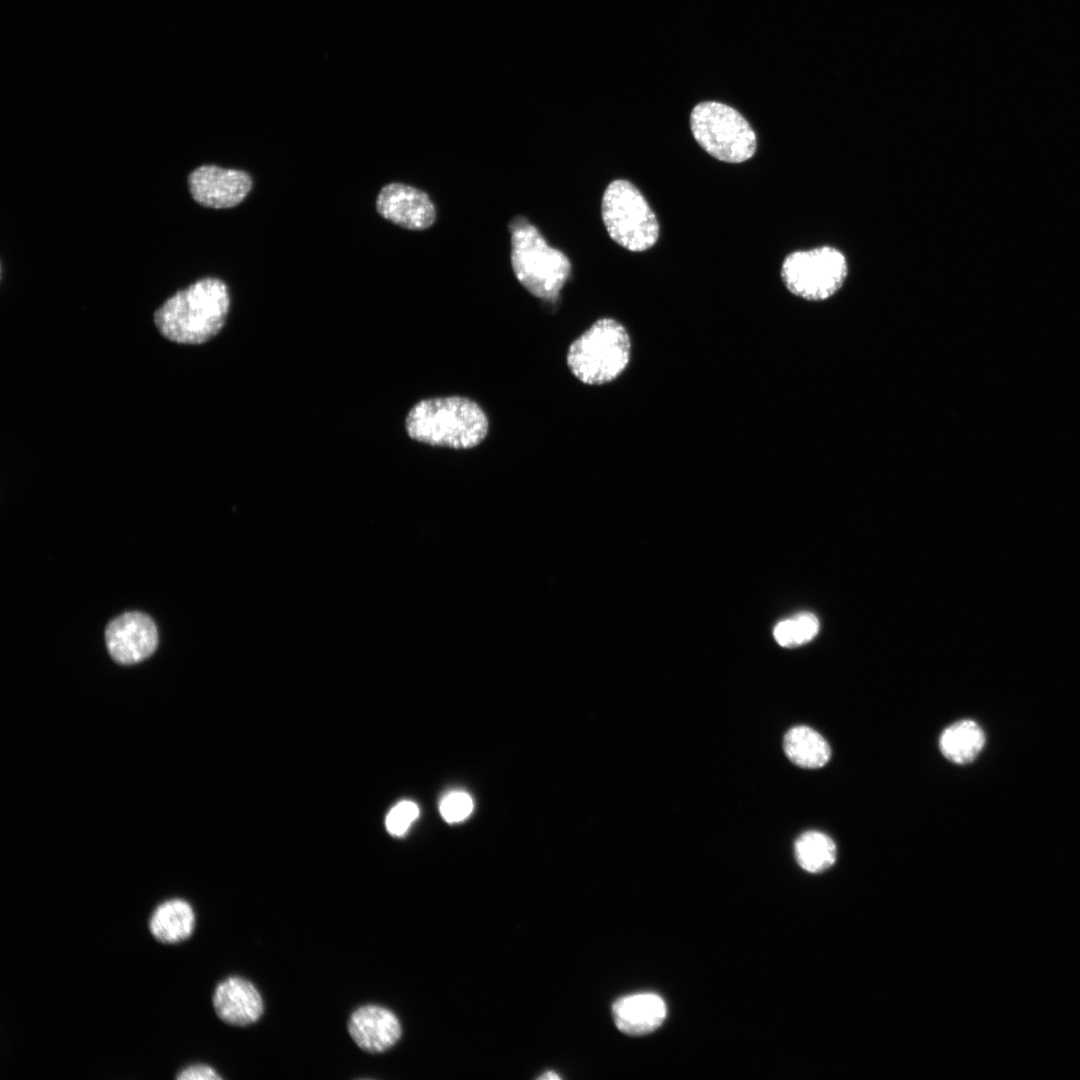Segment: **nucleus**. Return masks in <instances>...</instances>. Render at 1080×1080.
Here are the masks:
<instances>
[{
    "label": "nucleus",
    "instance_id": "f257e3e1",
    "mask_svg": "<svg viewBox=\"0 0 1080 1080\" xmlns=\"http://www.w3.org/2000/svg\"><path fill=\"white\" fill-rule=\"evenodd\" d=\"M229 307L226 284L206 277L170 296L156 309L153 319L166 339L179 344H202L223 328Z\"/></svg>",
    "mask_w": 1080,
    "mask_h": 1080
},
{
    "label": "nucleus",
    "instance_id": "f03ea898",
    "mask_svg": "<svg viewBox=\"0 0 1080 1080\" xmlns=\"http://www.w3.org/2000/svg\"><path fill=\"white\" fill-rule=\"evenodd\" d=\"M410 438L431 446L468 449L487 436L486 413L462 396L436 397L416 403L405 420Z\"/></svg>",
    "mask_w": 1080,
    "mask_h": 1080
},
{
    "label": "nucleus",
    "instance_id": "7ed1b4c3",
    "mask_svg": "<svg viewBox=\"0 0 1080 1080\" xmlns=\"http://www.w3.org/2000/svg\"><path fill=\"white\" fill-rule=\"evenodd\" d=\"M509 230L511 264L519 283L537 298L557 300L570 276L568 257L549 246L539 230L522 216L511 221Z\"/></svg>",
    "mask_w": 1080,
    "mask_h": 1080
},
{
    "label": "nucleus",
    "instance_id": "20e7f679",
    "mask_svg": "<svg viewBox=\"0 0 1080 1080\" xmlns=\"http://www.w3.org/2000/svg\"><path fill=\"white\" fill-rule=\"evenodd\" d=\"M631 340L622 323L601 318L569 346L567 365L582 383L602 385L615 380L627 368Z\"/></svg>",
    "mask_w": 1080,
    "mask_h": 1080
},
{
    "label": "nucleus",
    "instance_id": "39448f33",
    "mask_svg": "<svg viewBox=\"0 0 1080 1080\" xmlns=\"http://www.w3.org/2000/svg\"><path fill=\"white\" fill-rule=\"evenodd\" d=\"M697 143L714 158L728 163L750 159L757 147L755 132L734 108L719 102L697 104L690 114Z\"/></svg>",
    "mask_w": 1080,
    "mask_h": 1080
},
{
    "label": "nucleus",
    "instance_id": "423d86ee",
    "mask_svg": "<svg viewBox=\"0 0 1080 1080\" xmlns=\"http://www.w3.org/2000/svg\"><path fill=\"white\" fill-rule=\"evenodd\" d=\"M601 213L609 236L623 248L641 252L656 243L659 236L656 215L642 193L629 181L617 179L608 184L602 197Z\"/></svg>",
    "mask_w": 1080,
    "mask_h": 1080
},
{
    "label": "nucleus",
    "instance_id": "0eeeda50",
    "mask_svg": "<svg viewBox=\"0 0 1080 1080\" xmlns=\"http://www.w3.org/2000/svg\"><path fill=\"white\" fill-rule=\"evenodd\" d=\"M847 274L845 255L832 246L794 251L786 256L781 267L786 288L808 301H823L833 296Z\"/></svg>",
    "mask_w": 1080,
    "mask_h": 1080
},
{
    "label": "nucleus",
    "instance_id": "6e6552de",
    "mask_svg": "<svg viewBox=\"0 0 1080 1080\" xmlns=\"http://www.w3.org/2000/svg\"><path fill=\"white\" fill-rule=\"evenodd\" d=\"M188 188L202 206L223 209L241 203L252 188L251 176L242 170L201 165L188 175Z\"/></svg>",
    "mask_w": 1080,
    "mask_h": 1080
},
{
    "label": "nucleus",
    "instance_id": "1a4fd4ad",
    "mask_svg": "<svg viewBox=\"0 0 1080 1080\" xmlns=\"http://www.w3.org/2000/svg\"><path fill=\"white\" fill-rule=\"evenodd\" d=\"M105 642L113 660L130 665L143 661L155 651L158 632L148 615L127 612L107 625Z\"/></svg>",
    "mask_w": 1080,
    "mask_h": 1080
},
{
    "label": "nucleus",
    "instance_id": "9d476101",
    "mask_svg": "<svg viewBox=\"0 0 1080 1080\" xmlns=\"http://www.w3.org/2000/svg\"><path fill=\"white\" fill-rule=\"evenodd\" d=\"M376 208L383 218L410 230L427 229L436 219L428 194L403 183L385 185L377 196Z\"/></svg>",
    "mask_w": 1080,
    "mask_h": 1080
},
{
    "label": "nucleus",
    "instance_id": "9b49d317",
    "mask_svg": "<svg viewBox=\"0 0 1080 1080\" xmlns=\"http://www.w3.org/2000/svg\"><path fill=\"white\" fill-rule=\"evenodd\" d=\"M348 1032L362 1050L382 1053L394 1046L402 1028L397 1016L389 1009L369 1004L357 1008L348 1020Z\"/></svg>",
    "mask_w": 1080,
    "mask_h": 1080
},
{
    "label": "nucleus",
    "instance_id": "f8f14e48",
    "mask_svg": "<svg viewBox=\"0 0 1080 1080\" xmlns=\"http://www.w3.org/2000/svg\"><path fill=\"white\" fill-rule=\"evenodd\" d=\"M212 1003L217 1016L234 1026H248L262 1016L264 1003L258 989L247 979L230 976L215 988Z\"/></svg>",
    "mask_w": 1080,
    "mask_h": 1080
},
{
    "label": "nucleus",
    "instance_id": "ddd939ff",
    "mask_svg": "<svg viewBox=\"0 0 1080 1080\" xmlns=\"http://www.w3.org/2000/svg\"><path fill=\"white\" fill-rule=\"evenodd\" d=\"M664 1000L652 993L630 995L618 999L612 1007L617 1028L631 1036H641L656 1030L666 1018Z\"/></svg>",
    "mask_w": 1080,
    "mask_h": 1080
},
{
    "label": "nucleus",
    "instance_id": "4468645a",
    "mask_svg": "<svg viewBox=\"0 0 1080 1080\" xmlns=\"http://www.w3.org/2000/svg\"><path fill=\"white\" fill-rule=\"evenodd\" d=\"M195 914L191 905L180 898L160 903L149 919L152 936L161 943L176 944L189 938L194 930Z\"/></svg>",
    "mask_w": 1080,
    "mask_h": 1080
},
{
    "label": "nucleus",
    "instance_id": "2eb2a0df",
    "mask_svg": "<svg viewBox=\"0 0 1080 1080\" xmlns=\"http://www.w3.org/2000/svg\"><path fill=\"white\" fill-rule=\"evenodd\" d=\"M984 744V731L975 721L969 719L951 724L943 730L939 738L941 753L946 759L956 764H967L973 761L983 749Z\"/></svg>",
    "mask_w": 1080,
    "mask_h": 1080
},
{
    "label": "nucleus",
    "instance_id": "dca6fc26",
    "mask_svg": "<svg viewBox=\"0 0 1080 1080\" xmlns=\"http://www.w3.org/2000/svg\"><path fill=\"white\" fill-rule=\"evenodd\" d=\"M786 756L802 768H820L830 759L831 749L825 738L808 726H795L784 737Z\"/></svg>",
    "mask_w": 1080,
    "mask_h": 1080
},
{
    "label": "nucleus",
    "instance_id": "f3484780",
    "mask_svg": "<svg viewBox=\"0 0 1080 1080\" xmlns=\"http://www.w3.org/2000/svg\"><path fill=\"white\" fill-rule=\"evenodd\" d=\"M795 857L799 866L807 872L818 873L831 867L837 857L834 841L825 833L807 831L795 842Z\"/></svg>",
    "mask_w": 1080,
    "mask_h": 1080
},
{
    "label": "nucleus",
    "instance_id": "a211bd4d",
    "mask_svg": "<svg viewBox=\"0 0 1080 1080\" xmlns=\"http://www.w3.org/2000/svg\"><path fill=\"white\" fill-rule=\"evenodd\" d=\"M819 627V620L813 613L801 612L778 622L773 635L780 646L796 647L811 641Z\"/></svg>",
    "mask_w": 1080,
    "mask_h": 1080
},
{
    "label": "nucleus",
    "instance_id": "6ab92c4d",
    "mask_svg": "<svg viewBox=\"0 0 1080 1080\" xmlns=\"http://www.w3.org/2000/svg\"><path fill=\"white\" fill-rule=\"evenodd\" d=\"M439 810L448 823H457L466 819L473 810V800L465 792L454 791L443 797Z\"/></svg>",
    "mask_w": 1080,
    "mask_h": 1080
},
{
    "label": "nucleus",
    "instance_id": "aec40b11",
    "mask_svg": "<svg viewBox=\"0 0 1080 1080\" xmlns=\"http://www.w3.org/2000/svg\"><path fill=\"white\" fill-rule=\"evenodd\" d=\"M419 815L418 806L411 801L395 805L386 817V828L394 836H402Z\"/></svg>",
    "mask_w": 1080,
    "mask_h": 1080
},
{
    "label": "nucleus",
    "instance_id": "412c9836",
    "mask_svg": "<svg viewBox=\"0 0 1080 1080\" xmlns=\"http://www.w3.org/2000/svg\"><path fill=\"white\" fill-rule=\"evenodd\" d=\"M176 1078L179 1080H219L221 1076L208 1065L196 1064L181 1070Z\"/></svg>",
    "mask_w": 1080,
    "mask_h": 1080
},
{
    "label": "nucleus",
    "instance_id": "4be33fe9",
    "mask_svg": "<svg viewBox=\"0 0 1080 1080\" xmlns=\"http://www.w3.org/2000/svg\"><path fill=\"white\" fill-rule=\"evenodd\" d=\"M560 1078L561 1077L556 1072H553V1071H548V1072H546L545 1074H543V1075H541L539 1077V1079H543V1080H548V1079L554 1080V1079H560Z\"/></svg>",
    "mask_w": 1080,
    "mask_h": 1080
}]
</instances>
